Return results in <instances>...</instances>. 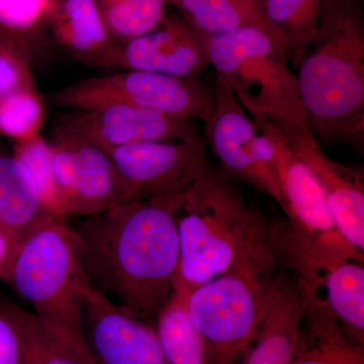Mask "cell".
I'll return each mask as SVG.
<instances>
[{
    "label": "cell",
    "instance_id": "9c48e42d",
    "mask_svg": "<svg viewBox=\"0 0 364 364\" xmlns=\"http://www.w3.org/2000/svg\"><path fill=\"white\" fill-rule=\"evenodd\" d=\"M267 136V157L286 202L287 220L294 231L316 245L363 262V253L352 247L333 221L318 182L279 129L263 114H252Z\"/></svg>",
    "mask_w": 364,
    "mask_h": 364
},
{
    "label": "cell",
    "instance_id": "d4e9b609",
    "mask_svg": "<svg viewBox=\"0 0 364 364\" xmlns=\"http://www.w3.org/2000/svg\"><path fill=\"white\" fill-rule=\"evenodd\" d=\"M51 0H0V38L20 48L32 61L47 46Z\"/></svg>",
    "mask_w": 364,
    "mask_h": 364
},
{
    "label": "cell",
    "instance_id": "ffe728a7",
    "mask_svg": "<svg viewBox=\"0 0 364 364\" xmlns=\"http://www.w3.org/2000/svg\"><path fill=\"white\" fill-rule=\"evenodd\" d=\"M0 314L13 325L23 364H95L85 340L59 336L31 311L0 296Z\"/></svg>",
    "mask_w": 364,
    "mask_h": 364
},
{
    "label": "cell",
    "instance_id": "d6986e66",
    "mask_svg": "<svg viewBox=\"0 0 364 364\" xmlns=\"http://www.w3.org/2000/svg\"><path fill=\"white\" fill-rule=\"evenodd\" d=\"M56 217L41 200L23 164L0 151V232L9 242V252L33 230Z\"/></svg>",
    "mask_w": 364,
    "mask_h": 364
},
{
    "label": "cell",
    "instance_id": "f546056e",
    "mask_svg": "<svg viewBox=\"0 0 364 364\" xmlns=\"http://www.w3.org/2000/svg\"><path fill=\"white\" fill-rule=\"evenodd\" d=\"M0 364H23L16 330L0 314Z\"/></svg>",
    "mask_w": 364,
    "mask_h": 364
},
{
    "label": "cell",
    "instance_id": "ac0fdd59",
    "mask_svg": "<svg viewBox=\"0 0 364 364\" xmlns=\"http://www.w3.org/2000/svg\"><path fill=\"white\" fill-rule=\"evenodd\" d=\"M47 33L74 59L92 67L116 43L97 0H51Z\"/></svg>",
    "mask_w": 364,
    "mask_h": 364
},
{
    "label": "cell",
    "instance_id": "5bb4252c",
    "mask_svg": "<svg viewBox=\"0 0 364 364\" xmlns=\"http://www.w3.org/2000/svg\"><path fill=\"white\" fill-rule=\"evenodd\" d=\"M312 172L335 225L345 240L364 252V182L360 170L345 166L327 156L310 129L279 117H267Z\"/></svg>",
    "mask_w": 364,
    "mask_h": 364
},
{
    "label": "cell",
    "instance_id": "9a60e30c",
    "mask_svg": "<svg viewBox=\"0 0 364 364\" xmlns=\"http://www.w3.org/2000/svg\"><path fill=\"white\" fill-rule=\"evenodd\" d=\"M57 128L105 151L148 141H191L198 138L193 121L176 119L127 104L100 105L60 117Z\"/></svg>",
    "mask_w": 364,
    "mask_h": 364
},
{
    "label": "cell",
    "instance_id": "4316f807",
    "mask_svg": "<svg viewBox=\"0 0 364 364\" xmlns=\"http://www.w3.org/2000/svg\"><path fill=\"white\" fill-rule=\"evenodd\" d=\"M13 155L30 174L47 210L57 217L68 218L60 200L55 181L51 143L40 133L36 134L25 140L14 142Z\"/></svg>",
    "mask_w": 364,
    "mask_h": 364
},
{
    "label": "cell",
    "instance_id": "ba28073f",
    "mask_svg": "<svg viewBox=\"0 0 364 364\" xmlns=\"http://www.w3.org/2000/svg\"><path fill=\"white\" fill-rule=\"evenodd\" d=\"M52 105L71 111L127 104L176 119L205 123L215 107L214 85L200 77H177L143 71H121L83 79L48 95Z\"/></svg>",
    "mask_w": 364,
    "mask_h": 364
},
{
    "label": "cell",
    "instance_id": "6da1fadb",
    "mask_svg": "<svg viewBox=\"0 0 364 364\" xmlns=\"http://www.w3.org/2000/svg\"><path fill=\"white\" fill-rule=\"evenodd\" d=\"M183 195L119 203L73 226L92 286L146 322H156L173 293Z\"/></svg>",
    "mask_w": 364,
    "mask_h": 364
},
{
    "label": "cell",
    "instance_id": "7a4b0ae2",
    "mask_svg": "<svg viewBox=\"0 0 364 364\" xmlns=\"http://www.w3.org/2000/svg\"><path fill=\"white\" fill-rule=\"evenodd\" d=\"M309 128L325 146L364 145L363 0H325L298 64Z\"/></svg>",
    "mask_w": 364,
    "mask_h": 364
},
{
    "label": "cell",
    "instance_id": "4fadbf2b",
    "mask_svg": "<svg viewBox=\"0 0 364 364\" xmlns=\"http://www.w3.org/2000/svg\"><path fill=\"white\" fill-rule=\"evenodd\" d=\"M208 65L205 37L177 13L167 14L152 32L114 43L97 67L200 77Z\"/></svg>",
    "mask_w": 364,
    "mask_h": 364
},
{
    "label": "cell",
    "instance_id": "7c38bea8",
    "mask_svg": "<svg viewBox=\"0 0 364 364\" xmlns=\"http://www.w3.org/2000/svg\"><path fill=\"white\" fill-rule=\"evenodd\" d=\"M50 143L55 181L67 217H91L126 202L107 151L57 127Z\"/></svg>",
    "mask_w": 364,
    "mask_h": 364
},
{
    "label": "cell",
    "instance_id": "5b68a950",
    "mask_svg": "<svg viewBox=\"0 0 364 364\" xmlns=\"http://www.w3.org/2000/svg\"><path fill=\"white\" fill-rule=\"evenodd\" d=\"M203 35L210 65L231 86L250 116L279 117L310 129L298 75L289 68L284 41L257 28Z\"/></svg>",
    "mask_w": 364,
    "mask_h": 364
},
{
    "label": "cell",
    "instance_id": "8992f818",
    "mask_svg": "<svg viewBox=\"0 0 364 364\" xmlns=\"http://www.w3.org/2000/svg\"><path fill=\"white\" fill-rule=\"evenodd\" d=\"M269 254L196 287L186 296L191 322L200 333L208 364H237L267 313L274 287Z\"/></svg>",
    "mask_w": 364,
    "mask_h": 364
},
{
    "label": "cell",
    "instance_id": "52a82bcc",
    "mask_svg": "<svg viewBox=\"0 0 364 364\" xmlns=\"http://www.w3.org/2000/svg\"><path fill=\"white\" fill-rule=\"evenodd\" d=\"M267 241L275 264L293 279L305 311L334 318L364 345L363 262L306 240L287 220L269 225Z\"/></svg>",
    "mask_w": 364,
    "mask_h": 364
},
{
    "label": "cell",
    "instance_id": "277c9868",
    "mask_svg": "<svg viewBox=\"0 0 364 364\" xmlns=\"http://www.w3.org/2000/svg\"><path fill=\"white\" fill-rule=\"evenodd\" d=\"M66 219L53 218L14 246L1 279L28 304L49 331L85 340L83 308L93 286L77 235Z\"/></svg>",
    "mask_w": 364,
    "mask_h": 364
},
{
    "label": "cell",
    "instance_id": "7402d4cb",
    "mask_svg": "<svg viewBox=\"0 0 364 364\" xmlns=\"http://www.w3.org/2000/svg\"><path fill=\"white\" fill-rule=\"evenodd\" d=\"M168 6L202 33L257 28L282 40L268 20L264 0H168Z\"/></svg>",
    "mask_w": 364,
    "mask_h": 364
},
{
    "label": "cell",
    "instance_id": "30bf717a",
    "mask_svg": "<svg viewBox=\"0 0 364 364\" xmlns=\"http://www.w3.org/2000/svg\"><path fill=\"white\" fill-rule=\"evenodd\" d=\"M207 141H148L109 150L123 184L124 200L184 193L210 168Z\"/></svg>",
    "mask_w": 364,
    "mask_h": 364
},
{
    "label": "cell",
    "instance_id": "603a6c76",
    "mask_svg": "<svg viewBox=\"0 0 364 364\" xmlns=\"http://www.w3.org/2000/svg\"><path fill=\"white\" fill-rule=\"evenodd\" d=\"M156 330L169 364H208L203 338L188 316L186 294L172 293L158 315Z\"/></svg>",
    "mask_w": 364,
    "mask_h": 364
},
{
    "label": "cell",
    "instance_id": "cb8c5ba5",
    "mask_svg": "<svg viewBox=\"0 0 364 364\" xmlns=\"http://www.w3.org/2000/svg\"><path fill=\"white\" fill-rule=\"evenodd\" d=\"M325 0H264L265 13L286 44L287 58L298 66L312 43Z\"/></svg>",
    "mask_w": 364,
    "mask_h": 364
},
{
    "label": "cell",
    "instance_id": "4dcf8cb0",
    "mask_svg": "<svg viewBox=\"0 0 364 364\" xmlns=\"http://www.w3.org/2000/svg\"><path fill=\"white\" fill-rule=\"evenodd\" d=\"M9 254V244L7 242L4 235L0 232V279H1L2 273H4V267L7 257Z\"/></svg>",
    "mask_w": 364,
    "mask_h": 364
},
{
    "label": "cell",
    "instance_id": "3957f363",
    "mask_svg": "<svg viewBox=\"0 0 364 364\" xmlns=\"http://www.w3.org/2000/svg\"><path fill=\"white\" fill-rule=\"evenodd\" d=\"M268 228L226 170L210 166L184 191L177 213L179 263L173 291L188 296L210 279L269 255Z\"/></svg>",
    "mask_w": 364,
    "mask_h": 364
},
{
    "label": "cell",
    "instance_id": "44dd1931",
    "mask_svg": "<svg viewBox=\"0 0 364 364\" xmlns=\"http://www.w3.org/2000/svg\"><path fill=\"white\" fill-rule=\"evenodd\" d=\"M289 364H364V345L334 318L305 311Z\"/></svg>",
    "mask_w": 364,
    "mask_h": 364
},
{
    "label": "cell",
    "instance_id": "e0dca14e",
    "mask_svg": "<svg viewBox=\"0 0 364 364\" xmlns=\"http://www.w3.org/2000/svg\"><path fill=\"white\" fill-rule=\"evenodd\" d=\"M305 308L291 275L277 273L267 313L237 364H289Z\"/></svg>",
    "mask_w": 364,
    "mask_h": 364
},
{
    "label": "cell",
    "instance_id": "2e32d148",
    "mask_svg": "<svg viewBox=\"0 0 364 364\" xmlns=\"http://www.w3.org/2000/svg\"><path fill=\"white\" fill-rule=\"evenodd\" d=\"M82 328L95 364H169L156 327L127 313L95 287L83 308Z\"/></svg>",
    "mask_w": 364,
    "mask_h": 364
},
{
    "label": "cell",
    "instance_id": "f1b7e54d",
    "mask_svg": "<svg viewBox=\"0 0 364 364\" xmlns=\"http://www.w3.org/2000/svg\"><path fill=\"white\" fill-rule=\"evenodd\" d=\"M23 90H37L31 59L20 48L0 38V95Z\"/></svg>",
    "mask_w": 364,
    "mask_h": 364
},
{
    "label": "cell",
    "instance_id": "83f0119b",
    "mask_svg": "<svg viewBox=\"0 0 364 364\" xmlns=\"http://www.w3.org/2000/svg\"><path fill=\"white\" fill-rule=\"evenodd\" d=\"M46 109L37 90H16L0 95V136L14 142L39 134Z\"/></svg>",
    "mask_w": 364,
    "mask_h": 364
},
{
    "label": "cell",
    "instance_id": "484cf974",
    "mask_svg": "<svg viewBox=\"0 0 364 364\" xmlns=\"http://www.w3.org/2000/svg\"><path fill=\"white\" fill-rule=\"evenodd\" d=\"M114 42L156 30L166 18L168 0H97Z\"/></svg>",
    "mask_w": 364,
    "mask_h": 364
},
{
    "label": "cell",
    "instance_id": "8fae6325",
    "mask_svg": "<svg viewBox=\"0 0 364 364\" xmlns=\"http://www.w3.org/2000/svg\"><path fill=\"white\" fill-rule=\"evenodd\" d=\"M215 107L205 122V139L223 168L253 188L267 193L286 213L277 177L267 157V136L235 95L231 86L215 74Z\"/></svg>",
    "mask_w": 364,
    "mask_h": 364
}]
</instances>
